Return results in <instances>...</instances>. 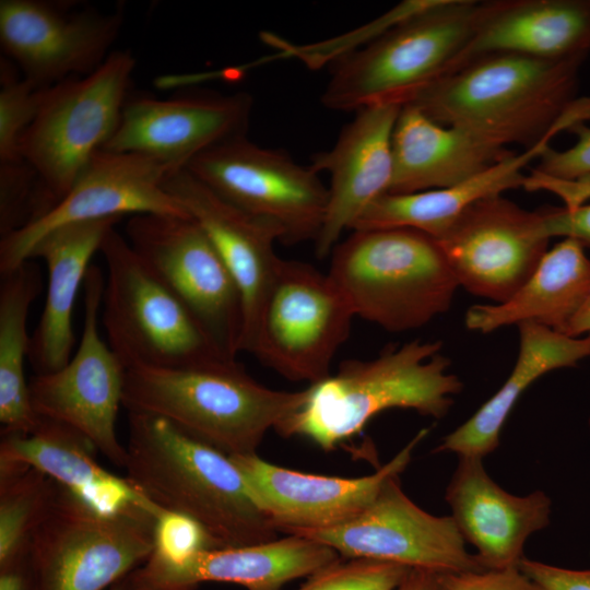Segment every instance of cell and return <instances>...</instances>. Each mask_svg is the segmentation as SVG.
I'll list each match as a JSON object with an SVG mask.
<instances>
[{
	"instance_id": "obj_17",
	"label": "cell",
	"mask_w": 590,
	"mask_h": 590,
	"mask_svg": "<svg viewBox=\"0 0 590 590\" xmlns=\"http://www.w3.org/2000/svg\"><path fill=\"white\" fill-rule=\"evenodd\" d=\"M75 7L68 1H0V43L22 76L51 86L92 73L111 54L122 9L101 13Z\"/></svg>"
},
{
	"instance_id": "obj_27",
	"label": "cell",
	"mask_w": 590,
	"mask_h": 590,
	"mask_svg": "<svg viewBox=\"0 0 590 590\" xmlns=\"http://www.w3.org/2000/svg\"><path fill=\"white\" fill-rule=\"evenodd\" d=\"M514 153L465 130L439 125L404 105L392 137L393 174L388 193L448 188Z\"/></svg>"
},
{
	"instance_id": "obj_20",
	"label": "cell",
	"mask_w": 590,
	"mask_h": 590,
	"mask_svg": "<svg viewBox=\"0 0 590 590\" xmlns=\"http://www.w3.org/2000/svg\"><path fill=\"white\" fill-rule=\"evenodd\" d=\"M402 106L380 104L356 111L335 144L312 156L310 166L330 174L328 205L315 240L316 255L324 258L342 233L352 229L364 211L389 192L393 174L392 137Z\"/></svg>"
},
{
	"instance_id": "obj_39",
	"label": "cell",
	"mask_w": 590,
	"mask_h": 590,
	"mask_svg": "<svg viewBox=\"0 0 590 590\" xmlns=\"http://www.w3.org/2000/svg\"><path fill=\"white\" fill-rule=\"evenodd\" d=\"M521 570L544 590H590V569H571L523 557Z\"/></svg>"
},
{
	"instance_id": "obj_44",
	"label": "cell",
	"mask_w": 590,
	"mask_h": 590,
	"mask_svg": "<svg viewBox=\"0 0 590 590\" xmlns=\"http://www.w3.org/2000/svg\"><path fill=\"white\" fill-rule=\"evenodd\" d=\"M132 571L113 583L108 590H142L135 581Z\"/></svg>"
},
{
	"instance_id": "obj_18",
	"label": "cell",
	"mask_w": 590,
	"mask_h": 590,
	"mask_svg": "<svg viewBox=\"0 0 590 590\" xmlns=\"http://www.w3.org/2000/svg\"><path fill=\"white\" fill-rule=\"evenodd\" d=\"M427 434V428L421 429L390 461L361 477L299 472L270 463L257 453L229 457L260 509L278 532L287 535L340 526L355 518L389 479L400 476Z\"/></svg>"
},
{
	"instance_id": "obj_21",
	"label": "cell",
	"mask_w": 590,
	"mask_h": 590,
	"mask_svg": "<svg viewBox=\"0 0 590 590\" xmlns=\"http://www.w3.org/2000/svg\"><path fill=\"white\" fill-rule=\"evenodd\" d=\"M164 188L202 227L232 273L244 312L240 352H247L256 321L282 258L274 251L281 231L227 202L188 169L170 172Z\"/></svg>"
},
{
	"instance_id": "obj_5",
	"label": "cell",
	"mask_w": 590,
	"mask_h": 590,
	"mask_svg": "<svg viewBox=\"0 0 590 590\" xmlns=\"http://www.w3.org/2000/svg\"><path fill=\"white\" fill-rule=\"evenodd\" d=\"M331 253L328 275L354 316L390 332L446 312L460 286L438 241L413 228L355 229Z\"/></svg>"
},
{
	"instance_id": "obj_7",
	"label": "cell",
	"mask_w": 590,
	"mask_h": 590,
	"mask_svg": "<svg viewBox=\"0 0 590 590\" xmlns=\"http://www.w3.org/2000/svg\"><path fill=\"white\" fill-rule=\"evenodd\" d=\"M156 516L103 512L55 482L27 545L31 590H104L154 550Z\"/></svg>"
},
{
	"instance_id": "obj_11",
	"label": "cell",
	"mask_w": 590,
	"mask_h": 590,
	"mask_svg": "<svg viewBox=\"0 0 590 590\" xmlns=\"http://www.w3.org/2000/svg\"><path fill=\"white\" fill-rule=\"evenodd\" d=\"M125 237L220 353L235 359L244 326L241 296L202 227L191 216L139 214L128 220Z\"/></svg>"
},
{
	"instance_id": "obj_42",
	"label": "cell",
	"mask_w": 590,
	"mask_h": 590,
	"mask_svg": "<svg viewBox=\"0 0 590 590\" xmlns=\"http://www.w3.org/2000/svg\"><path fill=\"white\" fill-rule=\"evenodd\" d=\"M438 575L423 569H411L394 590H440Z\"/></svg>"
},
{
	"instance_id": "obj_10",
	"label": "cell",
	"mask_w": 590,
	"mask_h": 590,
	"mask_svg": "<svg viewBox=\"0 0 590 590\" xmlns=\"http://www.w3.org/2000/svg\"><path fill=\"white\" fill-rule=\"evenodd\" d=\"M354 314L328 274L281 259L247 352L292 381L327 378Z\"/></svg>"
},
{
	"instance_id": "obj_22",
	"label": "cell",
	"mask_w": 590,
	"mask_h": 590,
	"mask_svg": "<svg viewBox=\"0 0 590 590\" xmlns=\"http://www.w3.org/2000/svg\"><path fill=\"white\" fill-rule=\"evenodd\" d=\"M339 558L330 546L286 535L252 545L208 548L178 560L150 556L132 573L142 590H191L208 581L281 590L286 582L309 577Z\"/></svg>"
},
{
	"instance_id": "obj_14",
	"label": "cell",
	"mask_w": 590,
	"mask_h": 590,
	"mask_svg": "<svg viewBox=\"0 0 590 590\" xmlns=\"http://www.w3.org/2000/svg\"><path fill=\"white\" fill-rule=\"evenodd\" d=\"M330 546L343 558L363 557L435 574L484 569L467 550L451 516L432 515L389 479L375 499L340 526L293 534Z\"/></svg>"
},
{
	"instance_id": "obj_1",
	"label": "cell",
	"mask_w": 590,
	"mask_h": 590,
	"mask_svg": "<svg viewBox=\"0 0 590 590\" xmlns=\"http://www.w3.org/2000/svg\"><path fill=\"white\" fill-rule=\"evenodd\" d=\"M582 62L491 54L437 79L406 105L439 125L526 150L590 120V97H576Z\"/></svg>"
},
{
	"instance_id": "obj_26",
	"label": "cell",
	"mask_w": 590,
	"mask_h": 590,
	"mask_svg": "<svg viewBox=\"0 0 590 590\" xmlns=\"http://www.w3.org/2000/svg\"><path fill=\"white\" fill-rule=\"evenodd\" d=\"M121 217L60 226L42 237L30 259L40 258L48 270V286L39 321L31 337L28 361L36 375L63 367L72 356V317L79 288L93 255Z\"/></svg>"
},
{
	"instance_id": "obj_28",
	"label": "cell",
	"mask_w": 590,
	"mask_h": 590,
	"mask_svg": "<svg viewBox=\"0 0 590 590\" xmlns=\"http://www.w3.org/2000/svg\"><path fill=\"white\" fill-rule=\"evenodd\" d=\"M518 328L519 354L508 378L470 418L446 435L434 452L480 458L494 452L522 393L545 374L590 356V334L569 337L534 322H522Z\"/></svg>"
},
{
	"instance_id": "obj_25",
	"label": "cell",
	"mask_w": 590,
	"mask_h": 590,
	"mask_svg": "<svg viewBox=\"0 0 590 590\" xmlns=\"http://www.w3.org/2000/svg\"><path fill=\"white\" fill-rule=\"evenodd\" d=\"M96 448L82 434L60 422L39 417L28 434L1 433L0 464H22L54 482L103 512L162 509L127 477L103 468Z\"/></svg>"
},
{
	"instance_id": "obj_36",
	"label": "cell",
	"mask_w": 590,
	"mask_h": 590,
	"mask_svg": "<svg viewBox=\"0 0 590 590\" xmlns=\"http://www.w3.org/2000/svg\"><path fill=\"white\" fill-rule=\"evenodd\" d=\"M215 548L204 529L193 519L161 509L154 528V550L151 556L178 560L199 551Z\"/></svg>"
},
{
	"instance_id": "obj_43",
	"label": "cell",
	"mask_w": 590,
	"mask_h": 590,
	"mask_svg": "<svg viewBox=\"0 0 590 590\" xmlns=\"http://www.w3.org/2000/svg\"><path fill=\"white\" fill-rule=\"evenodd\" d=\"M565 334L569 337L590 334V295L582 308L568 324Z\"/></svg>"
},
{
	"instance_id": "obj_34",
	"label": "cell",
	"mask_w": 590,
	"mask_h": 590,
	"mask_svg": "<svg viewBox=\"0 0 590 590\" xmlns=\"http://www.w3.org/2000/svg\"><path fill=\"white\" fill-rule=\"evenodd\" d=\"M19 76L8 58L0 61V164L24 162L20 153L22 135L36 118L47 88Z\"/></svg>"
},
{
	"instance_id": "obj_8",
	"label": "cell",
	"mask_w": 590,
	"mask_h": 590,
	"mask_svg": "<svg viewBox=\"0 0 590 590\" xmlns=\"http://www.w3.org/2000/svg\"><path fill=\"white\" fill-rule=\"evenodd\" d=\"M134 68L130 51L113 50L92 73L47 88L36 118L20 142L21 157L35 172L42 188L30 221L70 190L114 135Z\"/></svg>"
},
{
	"instance_id": "obj_6",
	"label": "cell",
	"mask_w": 590,
	"mask_h": 590,
	"mask_svg": "<svg viewBox=\"0 0 590 590\" xmlns=\"http://www.w3.org/2000/svg\"><path fill=\"white\" fill-rule=\"evenodd\" d=\"M482 1L433 0L338 60L321 103L339 111L410 103L439 79L474 34Z\"/></svg>"
},
{
	"instance_id": "obj_30",
	"label": "cell",
	"mask_w": 590,
	"mask_h": 590,
	"mask_svg": "<svg viewBox=\"0 0 590 590\" xmlns=\"http://www.w3.org/2000/svg\"><path fill=\"white\" fill-rule=\"evenodd\" d=\"M555 135L550 134L522 153H514L455 186L414 193H386L364 211L352 231L408 227L438 239L473 203L523 187L527 177L523 168L538 161Z\"/></svg>"
},
{
	"instance_id": "obj_37",
	"label": "cell",
	"mask_w": 590,
	"mask_h": 590,
	"mask_svg": "<svg viewBox=\"0 0 590 590\" xmlns=\"http://www.w3.org/2000/svg\"><path fill=\"white\" fill-rule=\"evenodd\" d=\"M568 131L577 137L575 145L565 151L548 146L538 158L532 173L559 180L590 177V127L580 122Z\"/></svg>"
},
{
	"instance_id": "obj_19",
	"label": "cell",
	"mask_w": 590,
	"mask_h": 590,
	"mask_svg": "<svg viewBox=\"0 0 590 590\" xmlns=\"http://www.w3.org/2000/svg\"><path fill=\"white\" fill-rule=\"evenodd\" d=\"M251 110L245 92L132 98L103 150L145 155L178 170L208 149L246 134Z\"/></svg>"
},
{
	"instance_id": "obj_4",
	"label": "cell",
	"mask_w": 590,
	"mask_h": 590,
	"mask_svg": "<svg viewBox=\"0 0 590 590\" xmlns=\"http://www.w3.org/2000/svg\"><path fill=\"white\" fill-rule=\"evenodd\" d=\"M306 389H270L236 359L125 370L122 406L163 417L192 437L234 455H256L267 432L304 402Z\"/></svg>"
},
{
	"instance_id": "obj_31",
	"label": "cell",
	"mask_w": 590,
	"mask_h": 590,
	"mask_svg": "<svg viewBox=\"0 0 590 590\" xmlns=\"http://www.w3.org/2000/svg\"><path fill=\"white\" fill-rule=\"evenodd\" d=\"M33 259L1 274L0 283V422L1 433L28 434L39 416L34 412L24 365L31 337L27 317L42 290Z\"/></svg>"
},
{
	"instance_id": "obj_13",
	"label": "cell",
	"mask_w": 590,
	"mask_h": 590,
	"mask_svg": "<svg viewBox=\"0 0 590 590\" xmlns=\"http://www.w3.org/2000/svg\"><path fill=\"white\" fill-rule=\"evenodd\" d=\"M83 331L74 355L60 369L36 375L30 399L39 417L66 424L82 434L111 463L123 468L126 447L116 433L122 405L126 368L101 338L99 316L105 279L91 266L84 283Z\"/></svg>"
},
{
	"instance_id": "obj_35",
	"label": "cell",
	"mask_w": 590,
	"mask_h": 590,
	"mask_svg": "<svg viewBox=\"0 0 590 590\" xmlns=\"http://www.w3.org/2000/svg\"><path fill=\"white\" fill-rule=\"evenodd\" d=\"M410 570L396 563L341 557L307 577L296 590H394Z\"/></svg>"
},
{
	"instance_id": "obj_16",
	"label": "cell",
	"mask_w": 590,
	"mask_h": 590,
	"mask_svg": "<svg viewBox=\"0 0 590 590\" xmlns=\"http://www.w3.org/2000/svg\"><path fill=\"white\" fill-rule=\"evenodd\" d=\"M542 211L499 196L470 205L436 239L460 286L498 304L511 297L548 250Z\"/></svg>"
},
{
	"instance_id": "obj_32",
	"label": "cell",
	"mask_w": 590,
	"mask_h": 590,
	"mask_svg": "<svg viewBox=\"0 0 590 590\" xmlns=\"http://www.w3.org/2000/svg\"><path fill=\"white\" fill-rule=\"evenodd\" d=\"M55 482L22 464H0V569L24 560Z\"/></svg>"
},
{
	"instance_id": "obj_23",
	"label": "cell",
	"mask_w": 590,
	"mask_h": 590,
	"mask_svg": "<svg viewBox=\"0 0 590 590\" xmlns=\"http://www.w3.org/2000/svg\"><path fill=\"white\" fill-rule=\"evenodd\" d=\"M445 499L484 569L518 567L529 536L551 521L552 502L543 491L524 496L506 492L488 475L480 457H459Z\"/></svg>"
},
{
	"instance_id": "obj_15",
	"label": "cell",
	"mask_w": 590,
	"mask_h": 590,
	"mask_svg": "<svg viewBox=\"0 0 590 590\" xmlns=\"http://www.w3.org/2000/svg\"><path fill=\"white\" fill-rule=\"evenodd\" d=\"M170 172L145 155L101 150L54 206L1 237L0 273L30 260L42 237L67 224L139 214L190 216L164 188Z\"/></svg>"
},
{
	"instance_id": "obj_2",
	"label": "cell",
	"mask_w": 590,
	"mask_h": 590,
	"mask_svg": "<svg viewBox=\"0 0 590 590\" xmlns=\"http://www.w3.org/2000/svg\"><path fill=\"white\" fill-rule=\"evenodd\" d=\"M127 479L158 507L185 515L215 548L278 539L231 457L169 421L128 412Z\"/></svg>"
},
{
	"instance_id": "obj_3",
	"label": "cell",
	"mask_w": 590,
	"mask_h": 590,
	"mask_svg": "<svg viewBox=\"0 0 590 590\" xmlns=\"http://www.w3.org/2000/svg\"><path fill=\"white\" fill-rule=\"evenodd\" d=\"M440 351V341L414 340L371 359L344 361L337 373L306 388L302 405L275 432L305 437L330 451L387 410L442 418L463 385L449 373L450 361Z\"/></svg>"
},
{
	"instance_id": "obj_41",
	"label": "cell",
	"mask_w": 590,
	"mask_h": 590,
	"mask_svg": "<svg viewBox=\"0 0 590 590\" xmlns=\"http://www.w3.org/2000/svg\"><path fill=\"white\" fill-rule=\"evenodd\" d=\"M0 590H31L24 560L0 569Z\"/></svg>"
},
{
	"instance_id": "obj_29",
	"label": "cell",
	"mask_w": 590,
	"mask_h": 590,
	"mask_svg": "<svg viewBox=\"0 0 590 590\" xmlns=\"http://www.w3.org/2000/svg\"><path fill=\"white\" fill-rule=\"evenodd\" d=\"M589 295L590 258L586 248L573 238H563L507 300L470 307L465 326L489 333L505 326L534 322L565 334Z\"/></svg>"
},
{
	"instance_id": "obj_33",
	"label": "cell",
	"mask_w": 590,
	"mask_h": 590,
	"mask_svg": "<svg viewBox=\"0 0 590 590\" xmlns=\"http://www.w3.org/2000/svg\"><path fill=\"white\" fill-rule=\"evenodd\" d=\"M433 0H406L376 20L340 37L309 45H294L273 34L264 33V42L281 49L282 56L303 61L310 69H319L328 62H337L346 55L361 49L378 38L404 19L427 8Z\"/></svg>"
},
{
	"instance_id": "obj_38",
	"label": "cell",
	"mask_w": 590,
	"mask_h": 590,
	"mask_svg": "<svg viewBox=\"0 0 590 590\" xmlns=\"http://www.w3.org/2000/svg\"><path fill=\"white\" fill-rule=\"evenodd\" d=\"M438 579L440 590H544L519 566L447 573Z\"/></svg>"
},
{
	"instance_id": "obj_12",
	"label": "cell",
	"mask_w": 590,
	"mask_h": 590,
	"mask_svg": "<svg viewBox=\"0 0 590 590\" xmlns=\"http://www.w3.org/2000/svg\"><path fill=\"white\" fill-rule=\"evenodd\" d=\"M186 169L227 202L275 225L284 244L315 241L321 231L328 187L310 165L283 151L243 134L208 149Z\"/></svg>"
},
{
	"instance_id": "obj_24",
	"label": "cell",
	"mask_w": 590,
	"mask_h": 590,
	"mask_svg": "<svg viewBox=\"0 0 590 590\" xmlns=\"http://www.w3.org/2000/svg\"><path fill=\"white\" fill-rule=\"evenodd\" d=\"M491 54L585 61L590 54V0L482 1L473 36L444 75Z\"/></svg>"
},
{
	"instance_id": "obj_9",
	"label": "cell",
	"mask_w": 590,
	"mask_h": 590,
	"mask_svg": "<svg viewBox=\"0 0 590 590\" xmlns=\"http://www.w3.org/2000/svg\"><path fill=\"white\" fill-rule=\"evenodd\" d=\"M99 251L107 269L103 326L125 368H180L224 357L184 304L155 276L116 227Z\"/></svg>"
},
{
	"instance_id": "obj_40",
	"label": "cell",
	"mask_w": 590,
	"mask_h": 590,
	"mask_svg": "<svg viewBox=\"0 0 590 590\" xmlns=\"http://www.w3.org/2000/svg\"><path fill=\"white\" fill-rule=\"evenodd\" d=\"M541 211L550 238H573L590 249V204L575 209L544 208Z\"/></svg>"
}]
</instances>
